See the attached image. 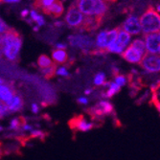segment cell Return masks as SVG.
<instances>
[{
	"mask_svg": "<svg viewBox=\"0 0 160 160\" xmlns=\"http://www.w3.org/2000/svg\"><path fill=\"white\" fill-rule=\"evenodd\" d=\"M22 46V38L14 29H8L3 35V42L1 45L2 54L11 62H16L18 59L19 52Z\"/></svg>",
	"mask_w": 160,
	"mask_h": 160,
	"instance_id": "6da1fadb",
	"label": "cell"
},
{
	"mask_svg": "<svg viewBox=\"0 0 160 160\" xmlns=\"http://www.w3.org/2000/svg\"><path fill=\"white\" fill-rule=\"evenodd\" d=\"M75 5L83 16L100 18L106 16L109 6L104 0H76Z\"/></svg>",
	"mask_w": 160,
	"mask_h": 160,
	"instance_id": "7a4b0ae2",
	"label": "cell"
},
{
	"mask_svg": "<svg viewBox=\"0 0 160 160\" xmlns=\"http://www.w3.org/2000/svg\"><path fill=\"white\" fill-rule=\"evenodd\" d=\"M139 20L141 33H143L144 36L160 32V14L153 7L150 6L142 13Z\"/></svg>",
	"mask_w": 160,
	"mask_h": 160,
	"instance_id": "3957f363",
	"label": "cell"
},
{
	"mask_svg": "<svg viewBox=\"0 0 160 160\" xmlns=\"http://www.w3.org/2000/svg\"><path fill=\"white\" fill-rule=\"evenodd\" d=\"M146 53L147 51L144 39L135 38L132 42V44L127 47L121 55L126 62L132 64H140L143 57Z\"/></svg>",
	"mask_w": 160,
	"mask_h": 160,
	"instance_id": "277c9868",
	"label": "cell"
},
{
	"mask_svg": "<svg viewBox=\"0 0 160 160\" xmlns=\"http://www.w3.org/2000/svg\"><path fill=\"white\" fill-rule=\"evenodd\" d=\"M130 40H132L130 35L120 28L117 38L108 46L107 51L110 53H114V54H122L130 43Z\"/></svg>",
	"mask_w": 160,
	"mask_h": 160,
	"instance_id": "5b68a950",
	"label": "cell"
},
{
	"mask_svg": "<svg viewBox=\"0 0 160 160\" xmlns=\"http://www.w3.org/2000/svg\"><path fill=\"white\" fill-rule=\"evenodd\" d=\"M141 67L149 74L160 73V56L146 53L140 62Z\"/></svg>",
	"mask_w": 160,
	"mask_h": 160,
	"instance_id": "8992f818",
	"label": "cell"
},
{
	"mask_svg": "<svg viewBox=\"0 0 160 160\" xmlns=\"http://www.w3.org/2000/svg\"><path fill=\"white\" fill-rule=\"evenodd\" d=\"M84 20V16L80 12V10L77 8V6L72 4L69 9L67 10V12L65 14V22L66 24L73 28V29H81L82 23Z\"/></svg>",
	"mask_w": 160,
	"mask_h": 160,
	"instance_id": "52a82bcc",
	"label": "cell"
},
{
	"mask_svg": "<svg viewBox=\"0 0 160 160\" xmlns=\"http://www.w3.org/2000/svg\"><path fill=\"white\" fill-rule=\"evenodd\" d=\"M122 30L129 34L130 36H138L141 34V26H140V20L139 18L134 16V14H130L128 16L124 23L122 24Z\"/></svg>",
	"mask_w": 160,
	"mask_h": 160,
	"instance_id": "ba28073f",
	"label": "cell"
},
{
	"mask_svg": "<svg viewBox=\"0 0 160 160\" xmlns=\"http://www.w3.org/2000/svg\"><path fill=\"white\" fill-rule=\"evenodd\" d=\"M70 45L73 47H77L82 50H88L93 47L94 41L91 38L82 36V35H75L69 37Z\"/></svg>",
	"mask_w": 160,
	"mask_h": 160,
	"instance_id": "9c48e42d",
	"label": "cell"
},
{
	"mask_svg": "<svg viewBox=\"0 0 160 160\" xmlns=\"http://www.w3.org/2000/svg\"><path fill=\"white\" fill-rule=\"evenodd\" d=\"M146 51L149 54H160V35L159 33L149 34L145 36L144 38Z\"/></svg>",
	"mask_w": 160,
	"mask_h": 160,
	"instance_id": "30bf717a",
	"label": "cell"
},
{
	"mask_svg": "<svg viewBox=\"0 0 160 160\" xmlns=\"http://www.w3.org/2000/svg\"><path fill=\"white\" fill-rule=\"evenodd\" d=\"M70 122V126L81 132H87L94 128V124L92 122L87 121L83 116H76Z\"/></svg>",
	"mask_w": 160,
	"mask_h": 160,
	"instance_id": "8fae6325",
	"label": "cell"
},
{
	"mask_svg": "<svg viewBox=\"0 0 160 160\" xmlns=\"http://www.w3.org/2000/svg\"><path fill=\"white\" fill-rule=\"evenodd\" d=\"M5 105L8 108L9 113H18L21 111V109L23 108L24 102L22 97L16 93L11 100H9L7 103H5Z\"/></svg>",
	"mask_w": 160,
	"mask_h": 160,
	"instance_id": "7c38bea8",
	"label": "cell"
},
{
	"mask_svg": "<svg viewBox=\"0 0 160 160\" xmlns=\"http://www.w3.org/2000/svg\"><path fill=\"white\" fill-rule=\"evenodd\" d=\"M113 111V106L107 100H102L99 103L92 108V114L94 115H107L110 114Z\"/></svg>",
	"mask_w": 160,
	"mask_h": 160,
	"instance_id": "4fadbf2b",
	"label": "cell"
},
{
	"mask_svg": "<svg viewBox=\"0 0 160 160\" xmlns=\"http://www.w3.org/2000/svg\"><path fill=\"white\" fill-rule=\"evenodd\" d=\"M102 20L103 18L96 17H84V20L80 31H94L100 27Z\"/></svg>",
	"mask_w": 160,
	"mask_h": 160,
	"instance_id": "5bb4252c",
	"label": "cell"
},
{
	"mask_svg": "<svg viewBox=\"0 0 160 160\" xmlns=\"http://www.w3.org/2000/svg\"><path fill=\"white\" fill-rule=\"evenodd\" d=\"M63 11H64V7L62 4V0H56L50 7H48L47 9H45L42 12L52 18H60L63 13Z\"/></svg>",
	"mask_w": 160,
	"mask_h": 160,
	"instance_id": "9a60e30c",
	"label": "cell"
},
{
	"mask_svg": "<svg viewBox=\"0 0 160 160\" xmlns=\"http://www.w3.org/2000/svg\"><path fill=\"white\" fill-rule=\"evenodd\" d=\"M14 94H16V91H14L12 84L5 82L0 84V102L4 104L7 103L9 100L13 97Z\"/></svg>",
	"mask_w": 160,
	"mask_h": 160,
	"instance_id": "2e32d148",
	"label": "cell"
},
{
	"mask_svg": "<svg viewBox=\"0 0 160 160\" xmlns=\"http://www.w3.org/2000/svg\"><path fill=\"white\" fill-rule=\"evenodd\" d=\"M107 33L108 31L107 30H104L102 31L98 34L97 38H96V40H95V47L101 51H107V48H108V39H107Z\"/></svg>",
	"mask_w": 160,
	"mask_h": 160,
	"instance_id": "e0dca14e",
	"label": "cell"
},
{
	"mask_svg": "<svg viewBox=\"0 0 160 160\" xmlns=\"http://www.w3.org/2000/svg\"><path fill=\"white\" fill-rule=\"evenodd\" d=\"M105 86H107V90L103 94V97L105 99H111L113 96H115L117 93H119V91L121 90V87L116 84L114 82H106Z\"/></svg>",
	"mask_w": 160,
	"mask_h": 160,
	"instance_id": "ac0fdd59",
	"label": "cell"
},
{
	"mask_svg": "<svg viewBox=\"0 0 160 160\" xmlns=\"http://www.w3.org/2000/svg\"><path fill=\"white\" fill-rule=\"evenodd\" d=\"M52 59L54 61V63L56 64H62L65 63L68 60V54L65 50H60L56 49L52 53Z\"/></svg>",
	"mask_w": 160,
	"mask_h": 160,
	"instance_id": "d6986e66",
	"label": "cell"
},
{
	"mask_svg": "<svg viewBox=\"0 0 160 160\" xmlns=\"http://www.w3.org/2000/svg\"><path fill=\"white\" fill-rule=\"evenodd\" d=\"M24 122L25 121L21 117H16V118L12 119L10 121L8 130H10V132H19V128Z\"/></svg>",
	"mask_w": 160,
	"mask_h": 160,
	"instance_id": "ffe728a7",
	"label": "cell"
},
{
	"mask_svg": "<svg viewBox=\"0 0 160 160\" xmlns=\"http://www.w3.org/2000/svg\"><path fill=\"white\" fill-rule=\"evenodd\" d=\"M53 62L50 58L46 55H41L38 57V65L39 66L40 69H44L47 67H50L51 65H53Z\"/></svg>",
	"mask_w": 160,
	"mask_h": 160,
	"instance_id": "44dd1931",
	"label": "cell"
},
{
	"mask_svg": "<svg viewBox=\"0 0 160 160\" xmlns=\"http://www.w3.org/2000/svg\"><path fill=\"white\" fill-rule=\"evenodd\" d=\"M56 0H34L33 6L36 9H39L41 11H44L48 7H50Z\"/></svg>",
	"mask_w": 160,
	"mask_h": 160,
	"instance_id": "7402d4cb",
	"label": "cell"
},
{
	"mask_svg": "<svg viewBox=\"0 0 160 160\" xmlns=\"http://www.w3.org/2000/svg\"><path fill=\"white\" fill-rule=\"evenodd\" d=\"M94 85L96 86H102L105 85L107 82V76L104 72H99V73L96 74V76L94 77Z\"/></svg>",
	"mask_w": 160,
	"mask_h": 160,
	"instance_id": "603a6c76",
	"label": "cell"
},
{
	"mask_svg": "<svg viewBox=\"0 0 160 160\" xmlns=\"http://www.w3.org/2000/svg\"><path fill=\"white\" fill-rule=\"evenodd\" d=\"M29 14H30V17H31L32 20H33V21H35V22H37V24H38V26L44 25V23H45L44 18H43V17L41 16V14L38 13L35 10H32Z\"/></svg>",
	"mask_w": 160,
	"mask_h": 160,
	"instance_id": "cb8c5ba5",
	"label": "cell"
},
{
	"mask_svg": "<svg viewBox=\"0 0 160 160\" xmlns=\"http://www.w3.org/2000/svg\"><path fill=\"white\" fill-rule=\"evenodd\" d=\"M56 69H57V64L53 63V65H51L50 67L41 69V73L43 74V76L46 78H51L53 76H55L56 74Z\"/></svg>",
	"mask_w": 160,
	"mask_h": 160,
	"instance_id": "d4e9b609",
	"label": "cell"
},
{
	"mask_svg": "<svg viewBox=\"0 0 160 160\" xmlns=\"http://www.w3.org/2000/svg\"><path fill=\"white\" fill-rule=\"evenodd\" d=\"M117 85H119L121 88L123 86H125L126 84H127V82H128V79H127V77L125 76V75H116L115 76V78H114V81H113Z\"/></svg>",
	"mask_w": 160,
	"mask_h": 160,
	"instance_id": "484cf974",
	"label": "cell"
},
{
	"mask_svg": "<svg viewBox=\"0 0 160 160\" xmlns=\"http://www.w3.org/2000/svg\"><path fill=\"white\" fill-rule=\"evenodd\" d=\"M56 75L66 78L69 76V72L65 66H60V67H57V69H56Z\"/></svg>",
	"mask_w": 160,
	"mask_h": 160,
	"instance_id": "4316f807",
	"label": "cell"
},
{
	"mask_svg": "<svg viewBox=\"0 0 160 160\" xmlns=\"http://www.w3.org/2000/svg\"><path fill=\"white\" fill-rule=\"evenodd\" d=\"M30 136L31 138H43V137H45V133L43 132L41 129L34 128L30 132Z\"/></svg>",
	"mask_w": 160,
	"mask_h": 160,
	"instance_id": "83f0119b",
	"label": "cell"
},
{
	"mask_svg": "<svg viewBox=\"0 0 160 160\" xmlns=\"http://www.w3.org/2000/svg\"><path fill=\"white\" fill-rule=\"evenodd\" d=\"M8 114H9V111H8L6 105L4 103H2V102H0V120L6 117Z\"/></svg>",
	"mask_w": 160,
	"mask_h": 160,
	"instance_id": "f1b7e54d",
	"label": "cell"
},
{
	"mask_svg": "<svg viewBox=\"0 0 160 160\" xmlns=\"http://www.w3.org/2000/svg\"><path fill=\"white\" fill-rule=\"evenodd\" d=\"M8 25L4 22V20L0 18V35H4L8 31Z\"/></svg>",
	"mask_w": 160,
	"mask_h": 160,
	"instance_id": "f546056e",
	"label": "cell"
},
{
	"mask_svg": "<svg viewBox=\"0 0 160 160\" xmlns=\"http://www.w3.org/2000/svg\"><path fill=\"white\" fill-rule=\"evenodd\" d=\"M77 102L80 105H82V106H86V105H88L89 100H88V98H87L86 96H82V97H79L77 99Z\"/></svg>",
	"mask_w": 160,
	"mask_h": 160,
	"instance_id": "4dcf8cb0",
	"label": "cell"
},
{
	"mask_svg": "<svg viewBox=\"0 0 160 160\" xmlns=\"http://www.w3.org/2000/svg\"><path fill=\"white\" fill-rule=\"evenodd\" d=\"M31 111L34 114H38L39 112V106L38 104H36V103H33L31 105Z\"/></svg>",
	"mask_w": 160,
	"mask_h": 160,
	"instance_id": "1f68e13d",
	"label": "cell"
},
{
	"mask_svg": "<svg viewBox=\"0 0 160 160\" xmlns=\"http://www.w3.org/2000/svg\"><path fill=\"white\" fill-rule=\"evenodd\" d=\"M66 44L65 43H62V42H60V43H57L56 44V49H60V50H65L66 49Z\"/></svg>",
	"mask_w": 160,
	"mask_h": 160,
	"instance_id": "d6a6232c",
	"label": "cell"
},
{
	"mask_svg": "<svg viewBox=\"0 0 160 160\" xmlns=\"http://www.w3.org/2000/svg\"><path fill=\"white\" fill-rule=\"evenodd\" d=\"M0 1L4 3H17V2H19L20 0H0Z\"/></svg>",
	"mask_w": 160,
	"mask_h": 160,
	"instance_id": "836d02e7",
	"label": "cell"
},
{
	"mask_svg": "<svg viewBox=\"0 0 160 160\" xmlns=\"http://www.w3.org/2000/svg\"><path fill=\"white\" fill-rule=\"evenodd\" d=\"M29 13H30V12H29L28 10H23V11L21 12V17H22V18H26Z\"/></svg>",
	"mask_w": 160,
	"mask_h": 160,
	"instance_id": "e575fe53",
	"label": "cell"
},
{
	"mask_svg": "<svg viewBox=\"0 0 160 160\" xmlns=\"http://www.w3.org/2000/svg\"><path fill=\"white\" fill-rule=\"evenodd\" d=\"M92 89L91 88H86L85 90H84V95L86 96V95H90L91 93H92Z\"/></svg>",
	"mask_w": 160,
	"mask_h": 160,
	"instance_id": "d590c367",
	"label": "cell"
},
{
	"mask_svg": "<svg viewBox=\"0 0 160 160\" xmlns=\"http://www.w3.org/2000/svg\"><path fill=\"white\" fill-rule=\"evenodd\" d=\"M155 107H156V108H157V110H158V112L160 114V102H158V101L155 102Z\"/></svg>",
	"mask_w": 160,
	"mask_h": 160,
	"instance_id": "8d00e7d4",
	"label": "cell"
},
{
	"mask_svg": "<svg viewBox=\"0 0 160 160\" xmlns=\"http://www.w3.org/2000/svg\"><path fill=\"white\" fill-rule=\"evenodd\" d=\"M155 9H156L155 11H156L157 12H160V2H159V3H158L157 5H156V7H155Z\"/></svg>",
	"mask_w": 160,
	"mask_h": 160,
	"instance_id": "74e56055",
	"label": "cell"
},
{
	"mask_svg": "<svg viewBox=\"0 0 160 160\" xmlns=\"http://www.w3.org/2000/svg\"><path fill=\"white\" fill-rule=\"evenodd\" d=\"M104 1H106V2H107V3H108V4H111V3L115 2L116 0H104Z\"/></svg>",
	"mask_w": 160,
	"mask_h": 160,
	"instance_id": "f35d334b",
	"label": "cell"
},
{
	"mask_svg": "<svg viewBox=\"0 0 160 160\" xmlns=\"http://www.w3.org/2000/svg\"><path fill=\"white\" fill-rule=\"evenodd\" d=\"M2 42H3V35H0V46L2 45Z\"/></svg>",
	"mask_w": 160,
	"mask_h": 160,
	"instance_id": "ab89813d",
	"label": "cell"
},
{
	"mask_svg": "<svg viewBox=\"0 0 160 160\" xmlns=\"http://www.w3.org/2000/svg\"><path fill=\"white\" fill-rule=\"evenodd\" d=\"M4 129H5V128H4V127H3V126H1V125H0V132H2Z\"/></svg>",
	"mask_w": 160,
	"mask_h": 160,
	"instance_id": "60d3db41",
	"label": "cell"
},
{
	"mask_svg": "<svg viewBox=\"0 0 160 160\" xmlns=\"http://www.w3.org/2000/svg\"><path fill=\"white\" fill-rule=\"evenodd\" d=\"M3 82H4L3 79H1V78H0V84H1V83H3Z\"/></svg>",
	"mask_w": 160,
	"mask_h": 160,
	"instance_id": "b9f144b4",
	"label": "cell"
},
{
	"mask_svg": "<svg viewBox=\"0 0 160 160\" xmlns=\"http://www.w3.org/2000/svg\"><path fill=\"white\" fill-rule=\"evenodd\" d=\"M2 55V49H1V46H0V56Z\"/></svg>",
	"mask_w": 160,
	"mask_h": 160,
	"instance_id": "7bdbcfd3",
	"label": "cell"
},
{
	"mask_svg": "<svg viewBox=\"0 0 160 160\" xmlns=\"http://www.w3.org/2000/svg\"><path fill=\"white\" fill-rule=\"evenodd\" d=\"M158 89H159V90H160V82H159V83H158Z\"/></svg>",
	"mask_w": 160,
	"mask_h": 160,
	"instance_id": "ee69618b",
	"label": "cell"
},
{
	"mask_svg": "<svg viewBox=\"0 0 160 160\" xmlns=\"http://www.w3.org/2000/svg\"><path fill=\"white\" fill-rule=\"evenodd\" d=\"M0 4H1V1H0Z\"/></svg>",
	"mask_w": 160,
	"mask_h": 160,
	"instance_id": "f6af8a7d",
	"label": "cell"
},
{
	"mask_svg": "<svg viewBox=\"0 0 160 160\" xmlns=\"http://www.w3.org/2000/svg\"><path fill=\"white\" fill-rule=\"evenodd\" d=\"M159 35H160V32H159Z\"/></svg>",
	"mask_w": 160,
	"mask_h": 160,
	"instance_id": "bcb514c9",
	"label": "cell"
},
{
	"mask_svg": "<svg viewBox=\"0 0 160 160\" xmlns=\"http://www.w3.org/2000/svg\"><path fill=\"white\" fill-rule=\"evenodd\" d=\"M159 56H160V54H159Z\"/></svg>",
	"mask_w": 160,
	"mask_h": 160,
	"instance_id": "7dc6e473",
	"label": "cell"
}]
</instances>
